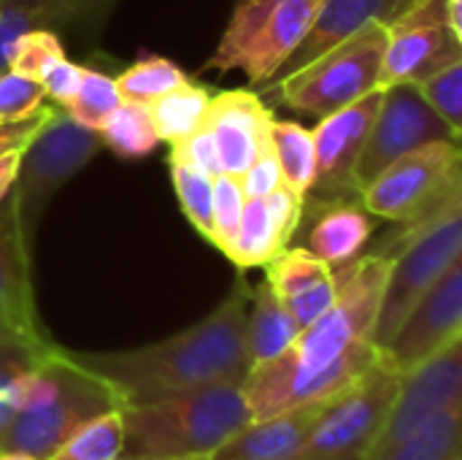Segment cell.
<instances>
[{
	"mask_svg": "<svg viewBox=\"0 0 462 460\" xmlns=\"http://www.w3.org/2000/svg\"><path fill=\"white\" fill-rule=\"evenodd\" d=\"M338 266H328L303 247L282 249L265 266V282L303 331L338 296Z\"/></svg>",
	"mask_w": 462,
	"mask_h": 460,
	"instance_id": "cell-18",
	"label": "cell"
},
{
	"mask_svg": "<svg viewBox=\"0 0 462 460\" xmlns=\"http://www.w3.org/2000/svg\"><path fill=\"white\" fill-rule=\"evenodd\" d=\"M452 407H462V339L401 377L395 401L360 460L393 455Z\"/></svg>",
	"mask_w": 462,
	"mask_h": 460,
	"instance_id": "cell-9",
	"label": "cell"
},
{
	"mask_svg": "<svg viewBox=\"0 0 462 460\" xmlns=\"http://www.w3.org/2000/svg\"><path fill=\"white\" fill-rule=\"evenodd\" d=\"M171 163V179H173V190L179 198L181 211L187 214V220L192 222V228L211 241L214 236V176L179 163V160H168Z\"/></svg>",
	"mask_w": 462,
	"mask_h": 460,
	"instance_id": "cell-31",
	"label": "cell"
},
{
	"mask_svg": "<svg viewBox=\"0 0 462 460\" xmlns=\"http://www.w3.org/2000/svg\"><path fill=\"white\" fill-rule=\"evenodd\" d=\"M409 5H411V0H319L306 35L292 49V54L276 68V73L265 84H260V89L263 92L276 89L284 79L303 70L317 57H322L341 41L355 35L363 24H368V22L390 24Z\"/></svg>",
	"mask_w": 462,
	"mask_h": 460,
	"instance_id": "cell-17",
	"label": "cell"
},
{
	"mask_svg": "<svg viewBox=\"0 0 462 460\" xmlns=\"http://www.w3.org/2000/svg\"><path fill=\"white\" fill-rule=\"evenodd\" d=\"M298 333H300L298 323L282 306L271 285L268 282L257 285L249 293V306H246V350L252 358V369L282 355L298 339Z\"/></svg>",
	"mask_w": 462,
	"mask_h": 460,
	"instance_id": "cell-22",
	"label": "cell"
},
{
	"mask_svg": "<svg viewBox=\"0 0 462 460\" xmlns=\"http://www.w3.org/2000/svg\"><path fill=\"white\" fill-rule=\"evenodd\" d=\"M379 106L382 89H374L360 100L322 117L311 130L317 157V179L311 192L319 201H349L352 195L360 198L355 184V165L368 141Z\"/></svg>",
	"mask_w": 462,
	"mask_h": 460,
	"instance_id": "cell-14",
	"label": "cell"
},
{
	"mask_svg": "<svg viewBox=\"0 0 462 460\" xmlns=\"http://www.w3.org/2000/svg\"><path fill=\"white\" fill-rule=\"evenodd\" d=\"M420 92L430 103V108L457 133H462V60L441 68L439 73L422 79Z\"/></svg>",
	"mask_w": 462,
	"mask_h": 460,
	"instance_id": "cell-35",
	"label": "cell"
},
{
	"mask_svg": "<svg viewBox=\"0 0 462 460\" xmlns=\"http://www.w3.org/2000/svg\"><path fill=\"white\" fill-rule=\"evenodd\" d=\"M401 377L376 363L346 390L336 393L314 423L295 460H360L376 439Z\"/></svg>",
	"mask_w": 462,
	"mask_h": 460,
	"instance_id": "cell-8",
	"label": "cell"
},
{
	"mask_svg": "<svg viewBox=\"0 0 462 460\" xmlns=\"http://www.w3.org/2000/svg\"><path fill=\"white\" fill-rule=\"evenodd\" d=\"M62 57H65V43L60 41V35L49 30H30L11 43L5 68L41 81V76Z\"/></svg>",
	"mask_w": 462,
	"mask_h": 460,
	"instance_id": "cell-33",
	"label": "cell"
},
{
	"mask_svg": "<svg viewBox=\"0 0 462 460\" xmlns=\"http://www.w3.org/2000/svg\"><path fill=\"white\" fill-rule=\"evenodd\" d=\"M390 266L393 260L376 255L338 266L336 301L282 355L254 366L241 385L254 420L311 401H328L376 363L371 331Z\"/></svg>",
	"mask_w": 462,
	"mask_h": 460,
	"instance_id": "cell-1",
	"label": "cell"
},
{
	"mask_svg": "<svg viewBox=\"0 0 462 460\" xmlns=\"http://www.w3.org/2000/svg\"><path fill=\"white\" fill-rule=\"evenodd\" d=\"M462 0H447V14H449V30L462 38V16H460Z\"/></svg>",
	"mask_w": 462,
	"mask_h": 460,
	"instance_id": "cell-43",
	"label": "cell"
},
{
	"mask_svg": "<svg viewBox=\"0 0 462 460\" xmlns=\"http://www.w3.org/2000/svg\"><path fill=\"white\" fill-rule=\"evenodd\" d=\"M119 0H0V70L11 43L30 30H49L60 41H97Z\"/></svg>",
	"mask_w": 462,
	"mask_h": 460,
	"instance_id": "cell-16",
	"label": "cell"
},
{
	"mask_svg": "<svg viewBox=\"0 0 462 460\" xmlns=\"http://www.w3.org/2000/svg\"><path fill=\"white\" fill-rule=\"evenodd\" d=\"M184 81H187V73L176 62L165 57H154V54L141 57L138 62H133L114 79L122 100H133V103H149Z\"/></svg>",
	"mask_w": 462,
	"mask_h": 460,
	"instance_id": "cell-29",
	"label": "cell"
},
{
	"mask_svg": "<svg viewBox=\"0 0 462 460\" xmlns=\"http://www.w3.org/2000/svg\"><path fill=\"white\" fill-rule=\"evenodd\" d=\"M238 182H241L244 198H265V195H271L279 184H284V182H282L279 163H276V155H273V146L265 149Z\"/></svg>",
	"mask_w": 462,
	"mask_h": 460,
	"instance_id": "cell-41",
	"label": "cell"
},
{
	"mask_svg": "<svg viewBox=\"0 0 462 460\" xmlns=\"http://www.w3.org/2000/svg\"><path fill=\"white\" fill-rule=\"evenodd\" d=\"M100 149V136L73 122L62 108H57V114L22 149L19 174L11 187V201L30 247L35 244L38 225L54 195L87 163H92Z\"/></svg>",
	"mask_w": 462,
	"mask_h": 460,
	"instance_id": "cell-7",
	"label": "cell"
},
{
	"mask_svg": "<svg viewBox=\"0 0 462 460\" xmlns=\"http://www.w3.org/2000/svg\"><path fill=\"white\" fill-rule=\"evenodd\" d=\"M214 136L222 174L241 179L252 163L271 149L273 111L252 89H225L208 100L203 119Z\"/></svg>",
	"mask_w": 462,
	"mask_h": 460,
	"instance_id": "cell-15",
	"label": "cell"
},
{
	"mask_svg": "<svg viewBox=\"0 0 462 460\" xmlns=\"http://www.w3.org/2000/svg\"><path fill=\"white\" fill-rule=\"evenodd\" d=\"M460 252L462 211H452L393 260L371 331V342L376 350H382L393 339L406 314L447 274V268L460 260Z\"/></svg>",
	"mask_w": 462,
	"mask_h": 460,
	"instance_id": "cell-10",
	"label": "cell"
},
{
	"mask_svg": "<svg viewBox=\"0 0 462 460\" xmlns=\"http://www.w3.org/2000/svg\"><path fill=\"white\" fill-rule=\"evenodd\" d=\"M282 249H287L273 228V220L268 214L265 198H246L241 209V222L236 241L227 252V260L236 263L238 271L268 266Z\"/></svg>",
	"mask_w": 462,
	"mask_h": 460,
	"instance_id": "cell-24",
	"label": "cell"
},
{
	"mask_svg": "<svg viewBox=\"0 0 462 460\" xmlns=\"http://www.w3.org/2000/svg\"><path fill=\"white\" fill-rule=\"evenodd\" d=\"M452 460H462V458H452Z\"/></svg>",
	"mask_w": 462,
	"mask_h": 460,
	"instance_id": "cell-46",
	"label": "cell"
},
{
	"mask_svg": "<svg viewBox=\"0 0 462 460\" xmlns=\"http://www.w3.org/2000/svg\"><path fill=\"white\" fill-rule=\"evenodd\" d=\"M125 455L122 407L81 423L46 460H116Z\"/></svg>",
	"mask_w": 462,
	"mask_h": 460,
	"instance_id": "cell-26",
	"label": "cell"
},
{
	"mask_svg": "<svg viewBox=\"0 0 462 460\" xmlns=\"http://www.w3.org/2000/svg\"><path fill=\"white\" fill-rule=\"evenodd\" d=\"M119 393L84 369L68 350L54 347L30 374L24 404L8 426L0 453L46 460L81 423L119 409Z\"/></svg>",
	"mask_w": 462,
	"mask_h": 460,
	"instance_id": "cell-4",
	"label": "cell"
},
{
	"mask_svg": "<svg viewBox=\"0 0 462 460\" xmlns=\"http://www.w3.org/2000/svg\"><path fill=\"white\" fill-rule=\"evenodd\" d=\"M168 160H179V163H187L208 176H219L222 174V163H219V155H217V144H214V136L208 130V125L203 122L198 130H192L189 136L179 138L171 144V157Z\"/></svg>",
	"mask_w": 462,
	"mask_h": 460,
	"instance_id": "cell-37",
	"label": "cell"
},
{
	"mask_svg": "<svg viewBox=\"0 0 462 460\" xmlns=\"http://www.w3.org/2000/svg\"><path fill=\"white\" fill-rule=\"evenodd\" d=\"M271 146L282 171V182L298 195H309L317 179L314 136L298 122H271Z\"/></svg>",
	"mask_w": 462,
	"mask_h": 460,
	"instance_id": "cell-25",
	"label": "cell"
},
{
	"mask_svg": "<svg viewBox=\"0 0 462 460\" xmlns=\"http://www.w3.org/2000/svg\"><path fill=\"white\" fill-rule=\"evenodd\" d=\"M57 108H60L57 103H41L30 117L16 119V122H3L0 125V155L24 149L32 141V136L57 114Z\"/></svg>",
	"mask_w": 462,
	"mask_h": 460,
	"instance_id": "cell-39",
	"label": "cell"
},
{
	"mask_svg": "<svg viewBox=\"0 0 462 460\" xmlns=\"http://www.w3.org/2000/svg\"><path fill=\"white\" fill-rule=\"evenodd\" d=\"M462 407H452L444 412L436 423H430L425 431H420L414 439H409L403 447H398L393 455L379 460H452L462 458L460 431H462Z\"/></svg>",
	"mask_w": 462,
	"mask_h": 460,
	"instance_id": "cell-32",
	"label": "cell"
},
{
	"mask_svg": "<svg viewBox=\"0 0 462 460\" xmlns=\"http://www.w3.org/2000/svg\"><path fill=\"white\" fill-rule=\"evenodd\" d=\"M0 344L49 350L54 342L41 325L32 293V247L27 244L14 201H0Z\"/></svg>",
	"mask_w": 462,
	"mask_h": 460,
	"instance_id": "cell-13",
	"label": "cell"
},
{
	"mask_svg": "<svg viewBox=\"0 0 462 460\" xmlns=\"http://www.w3.org/2000/svg\"><path fill=\"white\" fill-rule=\"evenodd\" d=\"M265 206H268V214L273 220V228H276L282 244L290 247V241L298 233V225L303 220L306 198L298 195L295 190H290L287 184H279L271 195H265Z\"/></svg>",
	"mask_w": 462,
	"mask_h": 460,
	"instance_id": "cell-38",
	"label": "cell"
},
{
	"mask_svg": "<svg viewBox=\"0 0 462 460\" xmlns=\"http://www.w3.org/2000/svg\"><path fill=\"white\" fill-rule=\"evenodd\" d=\"M81 76H84V65H76L70 62L68 57L57 60L43 76H41V87H43V95L51 98V103H57L60 108L76 95L79 84H81Z\"/></svg>",
	"mask_w": 462,
	"mask_h": 460,
	"instance_id": "cell-40",
	"label": "cell"
},
{
	"mask_svg": "<svg viewBox=\"0 0 462 460\" xmlns=\"http://www.w3.org/2000/svg\"><path fill=\"white\" fill-rule=\"evenodd\" d=\"M328 401H311L252 420L208 460H295Z\"/></svg>",
	"mask_w": 462,
	"mask_h": 460,
	"instance_id": "cell-20",
	"label": "cell"
},
{
	"mask_svg": "<svg viewBox=\"0 0 462 460\" xmlns=\"http://www.w3.org/2000/svg\"><path fill=\"white\" fill-rule=\"evenodd\" d=\"M457 60H462V38L447 24H425L390 33L376 89H387L403 81L420 84L422 79Z\"/></svg>",
	"mask_w": 462,
	"mask_h": 460,
	"instance_id": "cell-19",
	"label": "cell"
},
{
	"mask_svg": "<svg viewBox=\"0 0 462 460\" xmlns=\"http://www.w3.org/2000/svg\"><path fill=\"white\" fill-rule=\"evenodd\" d=\"M462 339V260L425 293V298L406 314L393 339L376 350L384 369L398 377L420 369L449 344Z\"/></svg>",
	"mask_w": 462,
	"mask_h": 460,
	"instance_id": "cell-12",
	"label": "cell"
},
{
	"mask_svg": "<svg viewBox=\"0 0 462 460\" xmlns=\"http://www.w3.org/2000/svg\"><path fill=\"white\" fill-rule=\"evenodd\" d=\"M314 225L306 233L303 249H309L328 266H341L360 258L374 233L371 214L352 201L314 198Z\"/></svg>",
	"mask_w": 462,
	"mask_h": 460,
	"instance_id": "cell-21",
	"label": "cell"
},
{
	"mask_svg": "<svg viewBox=\"0 0 462 460\" xmlns=\"http://www.w3.org/2000/svg\"><path fill=\"white\" fill-rule=\"evenodd\" d=\"M119 103H122V95H119L114 79L106 76L103 70L84 68L81 84H79L76 95L62 106V111L81 127L97 133L108 122V117L119 108Z\"/></svg>",
	"mask_w": 462,
	"mask_h": 460,
	"instance_id": "cell-30",
	"label": "cell"
},
{
	"mask_svg": "<svg viewBox=\"0 0 462 460\" xmlns=\"http://www.w3.org/2000/svg\"><path fill=\"white\" fill-rule=\"evenodd\" d=\"M116 460H208V458H152V455H119Z\"/></svg>",
	"mask_w": 462,
	"mask_h": 460,
	"instance_id": "cell-44",
	"label": "cell"
},
{
	"mask_svg": "<svg viewBox=\"0 0 462 460\" xmlns=\"http://www.w3.org/2000/svg\"><path fill=\"white\" fill-rule=\"evenodd\" d=\"M125 450L152 458H211L249 426L252 409L241 385H208L154 401L125 404Z\"/></svg>",
	"mask_w": 462,
	"mask_h": 460,
	"instance_id": "cell-3",
	"label": "cell"
},
{
	"mask_svg": "<svg viewBox=\"0 0 462 460\" xmlns=\"http://www.w3.org/2000/svg\"><path fill=\"white\" fill-rule=\"evenodd\" d=\"M19 163H22V149L0 155V201L11 192L19 174Z\"/></svg>",
	"mask_w": 462,
	"mask_h": 460,
	"instance_id": "cell-42",
	"label": "cell"
},
{
	"mask_svg": "<svg viewBox=\"0 0 462 460\" xmlns=\"http://www.w3.org/2000/svg\"><path fill=\"white\" fill-rule=\"evenodd\" d=\"M317 5L319 0H238L206 68L244 70L254 87L265 84L306 35Z\"/></svg>",
	"mask_w": 462,
	"mask_h": 460,
	"instance_id": "cell-5",
	"label": "cell"
},
{
	"mask_svg": "<svg viewBox=\"0 0 462 460\" xmlns=\"http://www.w3.org/2000/svg\"><path fill=\"white\" fill-rule=\"evenodd\" d=\"M387 38V24L368 22L271 92L284 106L322 119L376 89Z\"/></svg>",
	"mask_w": 462,
	"mask_h": 460,
	"instance_id": "cell-6",
	"label": "cell"
},
{
	"mask_svg": "<svg viewBox=\"0 0 462 460\" xmlns=\"http://www.w3.org/2000/svg\"><path fill=\"white\" fill-rule=\"evenodd\" d=\"M208 100H211V92L200 84H192L189 79L184 84L168 89L165 95L149 100L146 108H149L157 138L173 144V141L189 136L192 130H198L206 119Z\"/></svg>",
	"mask_w": 462,
	"mask_h": 460,
	"instance_id": "cell-23",
	"label": "cell"
},
{
	"mask_svg": "<svg viewBox=\"0 0 462 460\" xmlns=\"http://www.w3.org/2000/svg\"><path fill=\"white\" fill-rule=\"evenodd\" d=\"M43 87L41 81L14 73V70H0V122H16L30 117L41 103H43Z\"/></svg>",
	"mask_w": 462,
	"mask_h": 460,
	"instance_id": "cell-36",
	"label": "cell"
},
{
	"mask_svg": "<svg viewBox=\"0 0 462 460\" xmlns=\"http://www.w3.org/2000/svg\"><path fill=\"white\" fill-rule=\"evenodd\" d=\"M433 141H455L460 144V133L449 127L425 100L417 84H393L382 89V106L368 133V141L355 165V184L363 190L374 182L390 163L398 157L433 144Z\"/></svg>",
	"mask_w": 462,
	"mask_h": 460,
	"instance_id": "cell-11",
	"label": "cell"
},
{
	"mask_svg": "<svg viewBox=\"0 0 462 460\" xmlns=\"http://www.w3.org/2000/svg\"><path fill=\"white\" fill-rule=\"evenodd\" d=\"M32 350V347H19V344H0V445L19 415L24 404V385L32 374V369L54 350Z\"/></svg>",
	"mask_w": 462,
	"mask_h": 460,
	"instance_id": "cell-28",
	"label": "cell"
},
{
	"mask_svg": "<svg viewBox=\"0 0 462 460\" xmlns=\"http://www.w3.org/2000/svg\"><path fill=\"white\" fill-rule=\"evenodd\" d=\"M249 293L246 282L238 279L233 293L206 320L171 339L119 352L70 355L106 380L119 393L122 407L208 385H244L252 371L246 350Z\"/></svg>",
	"mask_w": 462,
	"mask_h": 460,
	"instance_id": "cell-2",
	"label": "cell"
},
{
	"mask_svg": "<svg viewBox=\"0 0 462 460\" xmlns=\"http://www.w3.org/2000/svg\"><path fill=\"white\" fill-rule=\"evenodd\" d=\"M97 136L103 146H108L111 152L127 160L152 155L160 141L146 103H133V100H122L119 108L108 117V122L97 130Z\"/></svg>",
	"mask_w": 462,
	"mask_h": 460,
	"instance_id": "cell-27",
	"label": "cell"
},
{
	"mask_svg": "<svg viewBox=\"0 0 462 460\" xmlns=\"http://www.w3.org/2000/svg\"><path fill=\"white\" fill-rule=\"evenodd\" d=\"M0 125H3V122H0Z\"/></svg>",
	"mask_w": 462,
	"mask_h": 460,
	"instance_id": "cell-47",
	"label": "cell"
},
{
	"mask_svg": "<svg viewBox=\"0 0 462 460\" xmlns=\"http://www.w3.org/2000/svg\"><path fill=\"white\" fill-rule=\"evenodd\" d=\"M0 460H38V458L22 455V453H0Z\"/></svg>",
	"mask_w": 462,
	"mask_h": 460,
	"instance_id": "cell-45",
	"label": "cell"
},
{
	"mask_svg": "<svg viewBox=\"0 0 462 460\" xmlns=\"http://www.w3.org/2000/svg\"><path fill=\"white\" fill-rule=\"evenodd\" d=\"M244 201L246 198H244L241 182L236 176H227V174L214 176V236H211V244L225 258H227L233 241H236Z\"/></svg>",
	"mask_w": 462,
	"mask_h": 460,
	"instance_id": "cell-34",
	"label": "cell"
}]
</instances>
